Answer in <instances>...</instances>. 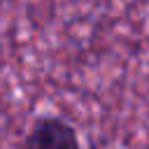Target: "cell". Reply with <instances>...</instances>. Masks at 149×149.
I'll list each match as a JSON object with an SVG mask.
<instances>
[{
    "label": "cell",
    "mask_w": 149,
    "mask_h": 149,
    "mask_svg": "<svg viewBox=\"0 0 149 149\" xmlns=\"http://www.w3.org/2000/svg\"><path fill=\"white\" fill-rule=\"evenodd\" d=\"M26 149H81L77 130L61 116H40L26 135Z\"/></svg>",
    "instance_id": "cell-1"
}]
</instances>
